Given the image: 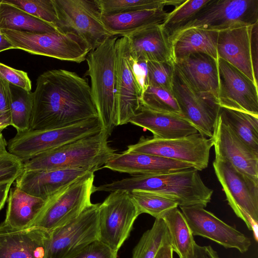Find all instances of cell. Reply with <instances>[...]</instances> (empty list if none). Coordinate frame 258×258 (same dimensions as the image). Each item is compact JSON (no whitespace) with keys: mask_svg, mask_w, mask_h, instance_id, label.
I'll use <instances>...</instances> for the list:
<instances>
[{"mask_svg":"<svg viewBox=\"0 0 258 258\" xmlns=\"http://www.w3.org/2000/svg\"><path fill=\"white\" fill-rule=\"evenodd\" d=\"M30 130L59 128L99 116L87 78L58 69L37 79Z\"/></svg>","mask_w":258,"mask_h":258,"instance_id":"6da1fadb","label":"cell"},{"mask_svg":"<svg viewBox=\"0 0 258 258\" xmlns=\"http://www.w3.org/2000/svg\"><path fill=\"white\" fill-rule=\"evenodd\" d=\"M135 190L156 193L173 200L180 207L198 205L205 208L213 193L194 168L158 174L133 175L95 187V192Z\"/></svg>","mask_w":258,"mask_h":258,"instance_id":"7a4b0ae2","label":"cell"},{"mask_svg":"<svg viewBox=\"0 0 258 258\" xmlns=\"http://www.w3.org/2000/svg\"><path fill=\"white\" fill-rule=\"evenodd\" d=\"M109 137L104 129L95 135L49 149L23 162V170L82 168L95 172L116 154L108 145Z\"/></svg>","mask_w":258,"mask_h":258,"instance_id":"3957f363","label":"cell"},{"mask_svg":"<svg viewBox=\"0 0 258 258\" xmlns=\"http://www.w3.org/2000/svg\"><path fill=\"white\" fill-rule=\"evenodd\" d=\"M117 36L107 37L91 50L86 60L85 74L91 79V90L104 129L110 136L118 125L115 97L116 43Z\"/></svg>","mask_w":258,"mask_h":258,"instance_id":"277c9868","label":"cell"},{"mask_svg":"<svg viewBox=\"0 0 258 258\" xmlns=\"http://www.w3.org/2000/svg\"><path fill=\"white\" fill-rule=\"evenodd\" d=\"M94 176V172H89L48 198L28 228L49 233L76 219L92 204Z\"/></svg>","mask_w":258,"mask_h":258,"instance_id":"5b68a950","label":"cell"},{"mask_svg":"<svg viewBox=\"0 0 258 258\" xmlns=\"http://www.w3.org/2000/svg\"><path fill=\"white\" fill-rule=\"evenodd\" d=\"M104 130L99 117L69 126L17 133L8 143V152L22 162L51 149L97 134Z\"/></svg>","mask_w":258,"mask_h":258,"instance_id":"8992f818","label":"cell"},{"mask_svg":"<svg viewBox=\"0 0 258 258\" xmlns=\"http://www.w3.org/2000/svg\"><path fill=\"white\" fill-rule=\"evenodd\" d=\"M1 31L14 49L32 54L81 63L86 60L91 51L87 43L73 32L38 33L10 29Z\"/></svg>","mask_w":258,"mask_h":258,"instance_id":"52a82bcc","label":"cell"},{"mask_svg":"<svg viewBox=\"0 0 258 258\" xmlns=\"http://www.w3.org/2000/svg\"><path fill=\"white\" fill-rule=\"evenodd\" d=\"M213 166L228 205L242 219L257 241L258 182L235 168L229 162L215 158Z\"/></svg>","mask_w":258,"mask_h":258,"instance_id":"ba28073f","label":"cell"},{"mask_svg":"<svg viewBox=\"0 0 258 258\" xmlns=\"http://www.w3.org/2000/svg\"><path fill=\"white\" fill-rule=\"evenodd\" d=\"M60 32H73L81 37L91 50L98 47L107 37L112 36L101 20L97 0H52Z\"/></svg>","mask_w":258,"mask_h":258,"instance_id":"9c48e42d","label":"cell"},{"mask_svg":"<svg viewBox=\"0 0 258 258\" xmlns=\"http://www.w3.org/2000/svg\"><path fill=\"white\" fill-rule=\"evenodd\" d=\"M257 22L258 0H209L172 36L191 28L219 32Z\"/></svg>","mask_w":258,"mask_h":258,"instance_id":"30bf717a","label":"cell"},{"mask_svg":"<svg viewBox=\"0 0 258 258\" xmlns=\"http://www.w3.org/2000/svg\"><path fill=\"white\" fill-rule=\"evenodd\" d=\"M213 146L212 138L206 137L198 133L173 139L142 136L136 144L128 146L126 150L179 161L202 171L208 167Z\"/></svg>","mask_w":258,"mask_h":258,"instance_id":"8fae6325","label":"cell"},{"mask_svg":"<svg viewBox=\"0 0 258 258\" xmlns=\"http://www.w3.org/2000/svg\"><path fill=\"white\" fill-rule=\"evenodd\" d=\"M99 240L118 252L140 215L127 191L111 192L99 205Z\"/></svg>","mask_w":258,"mask_h":258,"instance_id":"7c38bea8","label":"cell"},{"mask_svg":"<svg viewBox=\"0 0 258 258\" xmlns=\"http://www.w3.org/2000/svg\"><path fill=\"white\" fill-rule=\"evenodd\" d=\"M172 94L178 103L182 116L202 135L211 138L220 108L217 98L211 94L195 90L175 64Z\"/></svg>","mask_w":258,"mask_h":258,"instance_id":"4fadbf2b","label":"cell"},{"mask_svg":"<svg viewBox=\"0 0 258 258\" xmlns=\"http://www.w3.org/2000/svg\"><path fill=\"white\" fill-rule=\"evenodd\" d=\"M99 204H92L76 219L49 232L46 258H69L99 240Z\"/></svg>","mask_w":258,"mask_h":258,"instance_id":"5bb4252c","label":"cell"},{"mask_svg":"<svg viewBox=\"0 0 258 258\" xmlns=\"http://www.w3.org/2000/svg\"><path fill=\"white\" fill-rule=\"evenodd\" d=\"M220 107L258 116V86L224 59H217Z\"/></svg>","mask_w":258,"mask_h":258,"instance_id":"9a60e30c","label":"cell"},{"mask_svg":"<svg viewBox=\"0 0 258 258\" xmlns=\"http://www.w3.org/2000/svg\"><path fill=\"white\" fill-rule=\"evenodd\" d=\"M193 235L209 239L226 248L246 252L250 240L201 206L180 207Z\"/></svg>","mask_w":258,"mask_h":258,"instance_id":"2e32d148","label":"cell"},{"mask_svg":"<svg viewBox=\"0 0 258 258\" xmlns=\"http://www.w3.org/2000/svg\"><path fill=\"white\" fill-rule=\"evenodd\" d=\"M211 138L215 158L229 162L237 170L258 182V154L240 140L219 114Z\"/></svg>","mask_w":258,"mask_h":258,"instance_id":"e0dca14e","label":"cell"},{"mask_svg":"<svg viewBox=\"0 0 258 258\" xmlns=\"http://www.w3.org/2000/svg\"><path fill=\"white\" fill-rule=\"evenodd\" d=\"M130 53L127 38L116 43L115 97L118 125L129 123L140 107V95L128 62Z\"/></svg>","mask_w":258,"mask_h":258,"instance_id":"ac0fdd59","label":"cell"},{"mask_svg":"<svg viewBox=\"0 0 258 258\" xmlns=\"http://www.w3.org/2000/svg\"><path fill=\"white\" fill-rule=\"evenodd\" d=\"M50 235L37 227L17 229L0 224V258H46Z\"/></svg>","mask_w":258,"mask_h":258,"instance_id":"d6986e66","label":"cell"},{"mask_svg":"<svg viewBox=\"0 0 258 258\" xmlns=\"http://www.w3.org/2000/svg\"><path fill=\"white\" fill-rule=\"evenodd\" d=\"M89 172L93 171L82 168L23 170L16 179L15 186L30 195L46 201Z\"/></svg>","mask_w":258,"mask_h":258,"instance_id":"ffe728a7","label":"cell"},{"mask_svg":"<svg viewBox=\"0 0 258 258\" xmlns=\"http://www.w3.org/2000/svg\"><path fill=\"white\" fill-rule=\"evenodd\" d=\"M103 168L136 175L176 172L194 167L179 161L126 150L120 153H116Z\"/></svg>","mask_w":258,"mask_h":258,"instance_id":"44dd1931","label":"cell"},{"mask_svg":"<svg viewBox=\"0 0 258 258\" xmlns=\"http://www.w3.org/2000/svg\"><path fill=\"white\" fill-rule=\"evenodd\" d=\"M123 36L128 40L134 58L174 62L170 37L161 24L150 25Z\"/></svg>","mask_w":258,"mask_h":258,"instance_id":"7402d4cb","label":"cell"},{"mask_svg":"<svg viewBox=\"0 0 258 258\" xmlns=\"http://www.w3.org/2000/svg\"><path fill=\"white\" fill-rule=\"evenodd\" d=\"M251 27L243 26L219 31L217 51L218 57L230 63L256 84L250 55Z\"/></svg>","mask_w":258,"mask_h":258,"instance_id":"603a6c76","label":"cell"},{"mask_svg":"<svg viewBox=\"0 0 258 258\" xmlns=\"http://www.w3.org/2000/svg\"><path fill=\"white\" fill-rule=\"evenodd\" d=\"M129 123L147 130L153 137L162 139L180 138L199 133L181 115L154 111L142 105Z\"/></svg>","mask_w":258,"mask_h":258,"instance_id":"cb8c5ba5","label":"cell"},{"mask_svg":"<svg viewBox=\"0 0 258 258\" xmlns=\"http://www.w3.org/2000/svg\"><path fill=\"white\" fill-rule=\"evenodd\" d=\"M187 83L197 91L217 99L219 79L217 59L203 53L190 54L174 62Z\"/></svg>","mask_w":258,"mask_h":258,"instance_id":"d4e9b609","label":"cell"},{"mask_svg":"<svg viewBox=\"0 0 258 258\" xmlns=\"http://www.w3.org/2000/svg\"><path fill=\"white\" fill-rule=\"evenodd\" d=\"M169 13L164 9H147L102 15L101 20L111 36H123L150 25L162 24Z\"/></svg>","mask_w":258,"mask_h":258,"instance_id":"484cf974","label":"cell"},{"mask_svg":"<svg viewBox=\"0 0 258 258\" xmlns=\"http://www.w3.org/2000/svg\"><path fill=\"white\" fill-rule=\"evenodd\" d=\"M218 32L198 28L183 30L170 38L174 63L194 53H203L218 59Z\"/></svg>","mask_w":258,"mask_h":258,"instance_id":"4316f807","label":"cell"},{"mask_svg":"<svg viewBox=\"0 0 258 258\" xmlns=\"http://www.w3.org/2000/svg\"><path fill=\"white\" fill-rule=\"evenodd\" d=\"M6 219L4 223L17 229L28 228L43 207L45 201L15 186L10 188Z\"/></svg>","mask_w":258,"mask_h":258,"instance_id":"83f0119b","label":"cell"},{"mask_svg":"<svg viewBox=\"0 0 258 258\" xmlns=\"http://www.w3.org/2000/svg\"><path fill=\"white\" fill-rule=\"evenodd\" d=\"M0 28L38 33L58 31L53 25L34 17L2 0H0Z\"/></svg>","mask_w":258,"mask_h":258,"instance_id":"f1b7e54d","label":"cell"},{"mask_svg":"<svg viewBox=\"0 0 258 258\" xmlns=\"http://www.w3.org/2000/svg\"><path fill=\"white\" fill-rule=\"evenodd\" d=\"M219 115L240 140L258 154V116L221 107Z\"/></svg>","mask_w":258,"mask_h":258,"instance_id":"f546056e","label":"cell"},{"mask_svg":"<svg viewBox=\"0 0 258 258\" xmlns=\"http://www.w3.org/2000/svg\"><path fill=\"white\" fill-rule=\"evenodd\" d=\"M161 218L167 228L173 251L179 258L184 257L192 250L196 243L184 217L176 207L165 213Z\"/></svg>","mask_w":258,"mask_h":258,"instance_id":"4dcf8cb0","label":"cell"},{"mask_svg":"<svg viewBox=\"0 0 258 258\" xmlns=\"http://www.w3.org/2000/svg\"><path fill=\"white\" fill-rule=\"evenodd\" d=\"M11 125L17 133L28 131L33 104V92L9 84Z\"/></svg>","mask_w":258,"mask_h":258,"instance_id":"1f68e13d","label":"cell"},{"mask_svg":"<svg viewBox=\"0 0 258 258\" xmlns=\"http://www.w3.org/2000/svg\"><path fill=\"white\" fill-rule=\"evenodd\" d=\"M170 243L169 234L162 218L155 219L152 227L145 232L133 250L132 258H155L159 248Z\"/></svg>","mask_w":258,"mask_h":258,"instance_id":"d6a6232c","label":"cell"},{"mask_svg":"<svg viewBox=\"0 0 258 258\" xmlns=\"http://www.w3.org/2000/svg\"><path fill=\"white\" fill-rule=\"evenodd\" d=\"M102 15L118 14L147 9H164L166 6L175 7L184 0H97Z\"/></svg>","mask_w":258,"mask_h":258,"instance_id":"836d02e7","label":"cell"},{"mask_svg":"<svg viewBox=\"0 0 258 258\" xmlns=\"http://www.w3.org/2000/svg\"><path fill=\"white\" fill-rule=\"evenodd\" d=\"M128 193L140 215L148 214L155 219L161 218L167 211L178 206L173 200L155 192L135 190Z\"/></svg>","mask_w":258,"mask_h":258,"instance_id":"e575fe53","label":"cell"},{"mask_svg":"<svg viewBox=\"0 0 258 258\" xmlns=\"http://www.w3.org/2000/svg\"><path fill=\"white\" fill-rule=\"evenodd\" d=\"M140 101L141 105L151 110L182 116L172 94L162 88L149 85L140 97Z\"/></svg>","mask_w":258,"mask_h":258,"instance_id":"d590c367","label":"cell"},{"mask_svg":"<svg viewBox=\"0 0 258 258\" xmlns=\"http://www.w3.org/2000/svg\"><path fill=\"white\" fill-rule=\"evenodd\" d=\"M209 1V0H184L170 12L161 24L170 38L188 21Z\"/></svg>","mask_w":258,"mask_h":258,"instance_id":"8d00e7d4","label":"cell"},{"mask_svg":"<svg viewBox=\"0 0 258 258\" xmlns=\"http://www.w3.org/2000/svg\"><path fill=\"white\" fill-rule=\"evenodd\" d=\"M2 1L55 26L57 16L52 0H2Z\"/></svg>","mask_w":258,"mask_h":258,"instance_id":"74e56055","label":"cell"},{"mask_svg":"<svg viewBox=\"0 0 258 258\" xmlns=\"http://www.w3.org/2000/svg\"><path fill=\"white\" fill-rule=\"evenodd\" d=\"M147 64L149 85L162 88L172 93L174 63L148 61Z\"/></svg>","mask_w":258,"mask_h":258,"instance_id":"f35d334b","label":"cell"},{"mask_svg":"<svg viewBox=\"0 0 258 258\" xmlns=\"http://www.w3.org/2000/svg\"><path fill=\"white\" fill-rule=\"evenodd\" d=\"M23 171V162L7 152L0 155V182L15 181Z\"/></svg>","mask_w":258,"mask_h":258,"instance_id":"ab89813d","label":"cell"},{"mask_svg":"<svg viewBox=\"0 0 258 258\" xmlns=\"http://www.w3.org/2000/svg\"><path fill=\"white\" fill-rule=\"evenodd\" d=\"M117 252L99 240H95L69 258H117Z\"/></svg>","mask_w":258,"mask_h":258,"instance_id":"60d3db41","label":"cell"},{"mask_svg":"<svg viewBox=\"0 0 258 258\" xmlns=\"http://www.w3.org/2000/svg\"><path fill=\"white\" fill-rule=\"evenodd\" d=\"M0 78L9 84L31 91V82L26 72L0 62Z\"/></svg>","mask_w":258,"mask_h":258,"instance_id":"b9f144b4","label":"cell"},{"mask_svg":"<svg viewBox=\"0 0 258 258\" xmlns=\"http://www.w3.org/2000/svg\"><path fill=\"white\" fill-rule=\"evenodd\" d=\"M128 62L140 98L149 86L147 61L136 59L130 53Z\"/></svg>","mask_w":258,"mask_h":258,"instance_id":"7bdbcfd3","label":"cell"},{"mask_svg":"<svg viewBox=\"0 0 258 258\" xmlns=\"http://www.w3.org/2000/svg\"><path fill=\"white\" fill-rule=\"evenodd\" d=\"M9 84L0 78V120L11 125Z\"/></svg>","mask_w":258,"mask_h":258,"instance_id":"ee69618b","label":"cell"},{"mask_svg":"<svg viewBox=\"0 0 258 258\" xmlns=\"http://www.w3.org/2000/svg\"><path fill=\"white\" fill-rule=\"evenodd\" d=\"M250 49L254 78L258 85V22L253 25L251 28Z\"/></svg>","mask_w":258,"mask_h":258,"instance_id":"f6af8a7d","label":"cell"},{"mask_svg":"<svg viewBox=\"0 0 258 258\" xmlns=\"http://www.w3.org/2000/svg\"><path fill=\"white\" fill-rule=\"evenodd\" d=\"M183 258H219L217 252L210 246H200L196 243L192 250Z\"/></svg>","mask_w":258,"mask_h":258,"instance_id":"bcb514c9","label":"cell"},{"mask_svg":"<svg viewBox=\"0 0 258 258\" xmlns=\"http://www.w3.org/2000/svg\"><path fill=\"white\" fill-rule=\"evenodd\" d=\"M14 181H7L0 182V211L3 208L7 199L12 183Z\"/></svg>","mask_w":258,"mask_h":258,"instance_id":"7dc6e473","label":"cell"},{"mask_svg":"<svg viewBox=\"0 0 258 258\" xmlns=\"http://www.w3.org/2000/svg\"><path fill=\"white\" fill-rule=\"evenodd\" d=\"M173 252L170 243H166L159 248L155 258H173Z\"/></svg>","mask_w":258,"mask_h":258,"instance_id":"c3c4849f","label":"cell"},{"mask_svg":"<svg viewBox=\"0 0 258 258\" xmlns=\"http://www.w3.org/2000/svg\"><path fill=\"white\" fill-rule=\"evenodd\" d=\"M11 49H14V47L4 37L0 28V52Z\"/></svg>","mask_w":258,"mask_h":258,"instance_id":"681fc988","label":"cell"},{"mask_svg":"<svg viewBox=\"0 0 258 258\" xmlns=\"http://www.w3.org/2000/svg\"><path fill=\"white\" fill-rule=\"evenodd\" d=\"M8 143L4 137L2 133H0V155H3L8 152L7 147Z\"/></svg>","mask_w":258,"mask_h":258,"instance_id":"f907efd6","label":"cell"},{"mask_svg":"<svg viewBox=\"0 0 258 258\" xmlns=\"http://www.w3.org/2000/svg\"><path fill=\"white\" fill-rule=\"evenodd\" d=\"M10 125L9 123L0 120V133H2V131L6 128L8 126Z\"/></svg>","mask_w":258,"mask_h":258,"instance_id":"816d5d0a","label":"cell"}]
</instances>
